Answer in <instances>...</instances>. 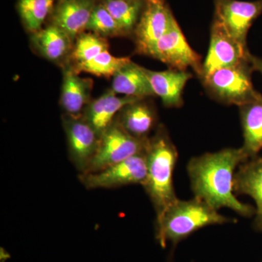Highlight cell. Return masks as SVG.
<instances>
[{
  "mask_svg": "<svg viewBox=\"0 0 262 262\" xmlns=\"http://www.w3.org/2000/svg\"><path fill=\"white\" fill-rule=\"evenodd\" d=\"M58 0H18L17 10L24 27L31 34L42 29Z\"/></svg>",
  "mask_w": 262,
  "mask_h": 262,
  "instance_id": "obj_22",
  "label": "cell"
},
{
  "mask_svg": "<svg viewBox=\"0 0 262 262\" xmlns=\"http://www.w3.org/2000/svg\"><path fill=\"white\" fill-rule=\"evenodd\" d=\"M145 1H147V0H145Z\"/></svg>",
  "mask_w": 262,
  "mask_h": 262,
  "instance_id": "obj_27",
  "label": "cell"
},
{
  "mask_svg": "<svg viewBox=\"0 0 262 262\" xmlns=\"http://www.w3.org/2000/svg\"><path fill=\"white\" fill-rule=\"evenodd\" d=\"M148 140L134 137L114 122L101 136L97 153L83 173L99 171L142 152Z\"/></svg>",
  "mask_w": 262,
  "mask_h": 262,
  "instance_id": "obj_5",
  "label": "cell"
},
{
  "mask_svg": "<svg viewBox=\"0 0 262 262\" xmlns=\"http://www.w3.org/2000/svg\"><path fill=\"white\" fill-rule=\"evenodd\" d=\"M145 150L99 171L79 174V180L89 189H115L132 184L143 185L146 178Z\"/></svg>",
  "mask_w": 262,
  "mask_h": 262,
  "instance_id": "obj_6",
  "label": "cell"
},
{
  "mask_svg": "<svg viewBox=\"0 0 262 262\" xmlns=\"http://www.w3.org/2000/svg\"><path fill=\"white\" fill-rule=\"evenodd\" d=\"M111 89L116 94L141 99L155 96L144 67L132 61L114 76Z\"/></svg>",
  "mask_w": 262,
  "mask_h": 262,
  "instance_id": "obj_20",
  "label": "cell"
},
{
  "mask_svg": "<svg viewBox=\"0 0 262 262\" xmlns=\"http://www.w3.org/2000/svg\"><path fill=\"white\" fill-rule=\"evenodd\" d=\"M246 161L241 148H227L192 158L187 172L194 198L217 211L227 208L242 216L255 215L256 209L234 194V170Z\"/></svg>",
  "mask_w": 262,
  "mask_h": 262,
  "instance_id": "obj_1",
  "label": "cell"
},
{
  "mask_svg": "<svg viewBox=\"0 0 262 262\" xmlns=\"http://www.w3.org/2000/svg\"><path fill=\"white\" fill-rule=\"evenodd\" d=\"M141 99L125 96L120 97L110 89L100 97L91 101L84 108L82 117L101 137L113 125L122 108Z\"/></svg>",
  "mask_w": 262,
  "mask_h": 262,
  "instance_id": "obj_13",
  "label": "cell"
},
{
  "mask_svg": "<svg viewBox=\"0 0 262 262\" xmlns=\"http://www.w3.org/2000/svg\"><path fill=\"white\" fill-rule=\"evenodd\" d=\"M115 121L130 135L144 140L149 139L157 117L153 108L144 99H141L122 108Z\"/></svg>",
  "mask_w": 262,
  "mask_h": 262,
  "instance_id": "obj_17",
  "label": "cell"
},
{
  "mask_svg": "<svg viewBox=\"0 0 262 262\" xmlns=\"http://www.w3.org/2000/svg\"><path fill=\"white\" fill-rule=\"evenodd\" d=\"M248 61L253 71L259 72L262 75V58L253 56L251 53L248 55Z\"/></svg>",
  "mask_w": 262,
  "mask_h": 262,
  "instance_id": "obj_26",
  "label": "cell"
},
{
  "mask_svg": "<svg viewBox=\"0 0 262 262\" xmlns=\"http://www.w3.org/2000/svg\"><path fill=\"white\" fill-rule=\"evenodd\" d=\"M234 192L251 196L256 203L254 227L262 232V158L245 162L234 174Z\"/></svg>",
  "mask_w": 262,
  "mask_h": 262,
  "instance_id": "obj_15",
  "label": "cell"
},
{
  "mask_svg": "<svg viewBox=\"0 0 262 262\" xmlns=\"http://www.w3.org/2000/svg\"><path fill=\"white\" fill-rule=\"evenodd\" d=\"M244 144L241 146L246 159L257 156L262 149V96L239 106Z\"/></svg>",
  "mask_w": 262,
  "mask_h": 262,
  "instance_id": "obj_19",
  "label": "cell"
},
{
  "mask_svg": "<svg viewBox=\"0 0 262 262\" xmlns=\"http://www.w3.org/2000/svg\"><path fill=\"white\" fill-rule=\"evenodd\" d=\"M130 61L128 57L114 56L107 50L85 63L69 68L77 74L84 72L97 77H111Z\"/></svg>",
  "mask_w": 262,
  "mask_h": 262,
  "instance_id": "obj_24",
  "label": "cell"
},
{
  "mask_svg": "<svg viewBox=\"0 0 262 262\" xmlns=\"http://www.w3.org/2000/svg\"><path fill=\"white\" fill-rule=\"evenodd\" d=\"M113 15L122 36L134 34L145 6V0H101Z\"/></svg>",
  "mask_w": 262,
  "mask_h": 262,
  "instance_id": "obj_21",
  "label": "cell"
},
{
  "mask_svg": "<svg viewBox=\"0 0 262 262\" xmlns=\"http://www.w3.org/2000/svg\"><path fill=\"white\" fill-rule=\"evenodd\" d=\"M108 50L106 38L92 32H83L76 38L73 48L67 59L74 67L93 59L100 53Z\"/></svg>",
  "mask_w": 262,
  "mask_h": 262,
  "instance_id": "obj_23",
  "label": "cell"
},
{
  "mask_svg": "<svg viewBox=\"0 0 262 262\" xmlns=\"http://www.w3.org/2000/svg\"><path fill=\"white\" fill-rule=\"evenodd\" d=\"M149 56L168 65L171 70L187 71L192 68L201 76V57L191 48L177 21L151 50Z\"/></svg>",
  "mask_w": 262,
  "mask_h": 262,
  "instance_id": "obj_10",
  "label": "cell"
},
{
  "mask_svg": "<svg viewBox=\"0 0 262 262\" xmlns=\"http://www.w3.org/2000/svg\"><path fill=\"white\" fill-rule=\"evenodd\" d=\"M146 178L143 187L156 212V220L178 200L173 186V171L178 151L165 127H159L146 146Z\"/></svg>",
  "mask_w": 262,
  "mask_h": 262,
  "instance_id": "obj_2",
  "label": "cell"
},
{
  "mask_svg": "<svg viewBox=\"0 0 262 262\" xmlns=\"http://www.w3.org/2000/svg\"><path fill=\"white\" fill-rule=\"evenodd\" d=\"M209 49L203 62L201 78L215 71L234 67L248 61L247 46L229 36L220 27L212 23Z\"/></svg>",
  "mask_w": 262,
  "mask_h": 262,
  "instance_id": "obj_11",
  "label": "cell"
},
{
  "mask_svg": "<svg viewBox=\"0 0 262 262\" xmlns=\"http://www.w3.org/2000/svg\"><path fill=\"white\" fill-rule=\"evenodd\" d=\"M177 21L165 0H147L134 34L136 51L149 56L157 42Z\"/></svg>",
  "mask_w": 262,
  "mask_h": 262,
  "instance_id": "obj_8",
  "label": "cell"
},
{
  "mask_svg": "<svg viewBox=\"0 0 262 262\" xmlns=\"http://www.w3.org/2000/svg\"><path fill=\"white\" fill-rule=\"evenodd\" d=\"M31 42L39 54L49 61L56 62L67 59L74 46L73 40L68 34L51 24L32 33Z\"/></svg>",
  "mask_w": 262,
  "mask_h": 262,
  "instance_id": "obj_18",
  "label": "cell"
},
{
  "mask_svg": "<svg viewBox=\"0 0 262 262\" xmlns=\"http://www.w3.org/2000/svg\"><path fill=\"white\" fill-rule=\"evenodd\" d=\"M61 94V105L65 115L82 116L84 108L91 102L93 81L83 78L69 67L64 69Z\"/></svg>",
  "mask_w": 262,
  "mask_h": 262,
  "instance_id": "obj_16",
  "label": "cell"
},
{
  "mask_svg": "<svg viewBox=\"0 0 262 262\" xmlns=\"http://www.w3.org/2000/svg\"><path fill=\"white\" fill-rule=\"evenodd\" d=\"M87 30L104 38L122 36L118 24L100 0L95 7Z\"/></svg>",
  "mask_w": 262,
  "mask_h": 262,
  "instance_id": "obj_25",
  "label": "cell"
},
{
  "mask_svg": "<svg viewBox=\"0 0 262 262\" xmlns=\"http://www.w3.org/2000/svg\"><path fill=\"white\" fill-rule=\"evenodd\" d=\"M253 71L248 59L238 65L215 71L201 80L213 97L239 107L262 96L253 87Z\"/></svg>",
  "mask_w": 262,
  "mask_h": 262,
  "instance_id": "obj_4",
  "label": "cell"
},
{
  "mask_svg": "<svg viewBox=\"0 0 262 262\" xmlns=\"http://www.w3.org/2000/svg\"><path fill=\"white\" fill-rule=\"evenodd\" d=\"M155 96H159L168 107H179L183 103V91L192 77L187 71L169 70L155 72L144 68Z\"/></svg>",
  "mask_w": 262,
  "mask_h": 262,
  "instance_id": "obj_14",
  "label": "cell"
},
{
  "mask_svg": "<svg viewBox=\"0 0 262 262\" xmlns=\"http://www.w3.org/2000/svg\"><path fill=\"white\" fill-rule=\"evenodd\" d=\"M261 14L262 0H214L213 24L247 46L248 31Z\"/></svg>",
  "mask_w": 262,
  "mask_h": 262,
  "instance_id": "obj_7",
  "label": "cell"
},
{
  "mask_svg": "<svg viewBox=\"0 0 262 262\" xmlns=\"http://www.w3.org/2000/svg\"><path fill=\"white\" fill-rule=\"evenodd\" d=\"M156 221V238L162 247L168 242L178 244L206 226L230 222L217 210L196 198L189 201L177 200Z\"/></svg>",
  "mask_w": 262,
  "mask_h": 262,
  "instance_id": "obj_3",
  "label": "cell"
},
{
  "mask_svg": "<svg viewBox=\"0 0 262 262\" xmlns=\"http://www.w3.org/2000/svg\"><path fill=\"white\" fill-rule=\"evenodd\" d=\"M62 122L67 136L69 158L79 174L83 173L97 153L101 137L82 116L64 115Z\"/></svg>",
  "mask_w": 262,
  "mask_h": 262,
  "instance_id": "obj_9",
  "label": "cell"
},
{
  "mask_svg": "<svg viewBox=\"0 0 262 262\" xmlns=\"http://www.w3.org/2000/svg\"><path fill=\"white\" fill-rule=\"evenodd\" d=\"M99 1L58 0L48 20L68 34L75 42L76 38L87 30L90 18Z\"/></svg>",
  "mask_w": 262,
  "mask_h": 262,
  "instance_id": "obj_12",
  "label": "cell"
}]
</instances>
